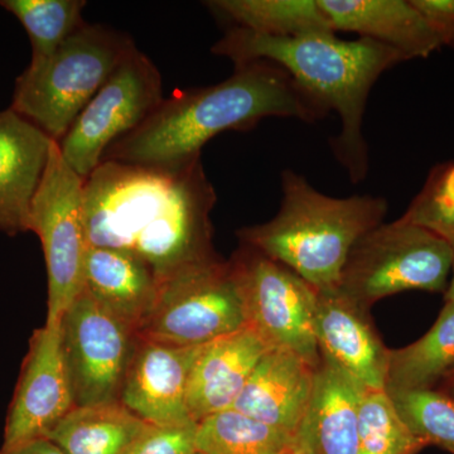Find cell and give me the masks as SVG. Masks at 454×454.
<instances>
[{"label": "cell", "instance_id": "15", "mask_svg": "<svg viewBox=\"0 0 454 454\" xmlns=\"http://www.w3.org/2000/svg\"><path fill=\"white\" fill-rule=\"evenodd\" d=\"M55 143L11 107L0 112V231H29L33 199Z\"/></svg>", "mask_w": 454, "mask_h": 454}, {"label": "cell", "instance_id": "12", "mask_svg": "<svg viewBox=\"0 0 454 454\" xmlns=\"http://www.w3.org/2000/svg\"><path fill=\"white\" fill-rule=\"evenodd\" d=\"M74 408L59 324H46L29 340L0 450L46 437Z\"/></svg>", "mask_w": 454, "mask_h": 454}, {"label": "cell", "instance_id": "23", "mask_svg": "<svg viewBox=\"0 0 454 454\" xmlns=\"http://www.w3.org/2000/svg\"><path fill=\"white\" fill-rule=\"evenodd\" d=\"M207 4L235 27L268 37L336 35L318 0H216Z\"/></svg>", "mask_w": 454, "mask_h": 454}, {"label": "cell", "instance_id": "32", "mask_svg": "<svg viewBox=\"0 0 454 454\" xmlns=\"http://www.w3.org/2000/svg\"><path fill=\"white\" fill-rule=\"evenodd\" d=\"M450 247H452L453 253V262H452V273H450V284H448V288L446 293H444V297H446V301H454V240L450 241Z\"/></svg>", "mask_w": 454, "mask_h": 454}, {"label": "cell", "instance_id": "26", "mask_svg": "<svg viewBox=\"0 0 454 454\" xmlns=\"http://www.w3.org/2000/svg\"><path fill=\"white\" fill-rule=\"evenodd\" d=\"M427 447L403 422L387 390L364 391L357 454H417Z\"/></svg>", "mask_w": 454, "mask_h": 454}, {"label": "cell", "instance_id": "29", "mask_svg": "<svg viewBox=\"0 0 454 454\" xmlns=\"http://www.w3.org/2000/svg\"><path fill=\"white\" fill-rule=\"evenodd\" d=\"M197 423L151 426L129 454H193Z\"/></svg>", "mask_w": 454, "mask_h": 454}, {"label": "cell", "instance_id": "16", "mask_svg": "<svg viewBox=\"0 0 454 454\" xmlns=\"http://www.w3.org/2000/svg\"><path fill=\"white\" fill-rule=\"evenodd\" d=\"M317 369L294 352L269 348L232 408L297 435L309 411Z\"/></svg>", "mask_w": 454, "mask_h": 454}, {"label": "cell", "instance_id": "10", "mask_svg": "<svg viewBox=\"0 0 454 454\" xmlns=\"http://www.w3.org/2000/svg\"><path fill=\"white\" fill-rule=\"evenodd\" d=\"M163 101L162 77L153 62L133 51L77 116L59 143L66 163L86 179L107 149L131 133Z\"/></svg>", "mask_w": 454, "mask_h": 454}, {"label": "cell", "instance_id": "18", "mask_svg": "<svg viewBox=\"0 0 454 454\" xmlns=\"http://www.w3.org/2000/svg\"><path fill=\"white\" fill-rule=\"evenodd\" d=\"M334 32L357 33L402 53L427 59L441 41L413 3L405 0H318Z\"/></svg>", "mask_w": 454, "mask_h": 454}, {"label": "cell", "instance_id": "7", "mask_svg": "<svg viewBox=\"0 0 454 454\" xmlns=\"http://www.w3.org/2000/svg\"><path fill=\"white\" fill-rule=\"evenodd\" d=\"M247 325L231 262L216 256L158 280L153 307L137 337L191 348L207 345Z\"/></svg>", "mask_w": 454, "mask_h": 454}, {"label": "cell", "instance_id": "35", "mask_svg": "<svg viewBox=\"0 0 454 454\" xmlns=\"http://www.w3.org/2000/svg\"><path fill=\"white\" fill-rule=\"evenodd\" d=\"M193 454H200V453L195 452V453H193Z\"/></svg>", "mask_w": 454, "mask_h": 454}, {"label": "cell", "instance_id": "5", "mask_svg": "<svg viewBox=\"0 0 454 454\" xmlns=\"http://www.w3.org/2000/svg\"><path fill=\"white\" fill-rule=\"evenodd\" d=\"M136 49L129 35L85 23L52 55L31 59L17 79L11 109L59 145Z\"/></svg>", "mask_w": 454, "mask_h": 454}, {"label": "cell", "instance_id": "11", "mask_svg": "<svg viewBox=\"0 0 454 454\" xmlns=\"http://www.w3.org/2000/svg\"><path fill=\"white\" fill-rule=\"evenodd\" d=\"M74 406L121 403L137 336L83 289L59 321Z\"/></svg>", "mask_w": 454, "mask_h": 454}, {"label": "cell", "instance_id": "14", "mask_svg": "<svg viewBox=\"0 0 454 454\" xmlns=\"http://www.w3.org/2000/svg\"><path fill=\"white\" fill-rule=\"evenodd\" d=\"M315 331L322 358L365 389L385 390L390 349L379 336L369 309L339 289L317 291Z\"/></svg>", "mask_w": 454, "mask_h": 454}, {"label": "cell", "instance_id": "34", "mask_svg": "<svg viewBox=\"0 0 454 454\" xmlns=\"http://www.w3.org/2000/svg\"><path fill=\"white\" fill-rule=\"evenodd\" d=\"M443 393L450 396V399L454 400V375L452 378L448 379L446 381V387H444Z\"/></svg>", "mask_w": 454, "mask_h": 454}, {"label": "cell", "instance_id": "33", "mask_svg": "<svg viewBox=\"0 0 454 454\" xmlns=\"http://www.w3.org/2000/svg\"><path fill=\"white\" fill-rule=\"evenodd\" d=\"M286 454H313V452L309 450V447L306 446V444L303 443V442L301 441L300 438H298L297 447Z\"/></svg>", "mask_w": 454, "mask_h": 454}, {"label": "cell", "instance_id": "8", "mask_svg": "<svg viewBox=\"0 0 454 454\" xmlns=\"http://www.w3.org/2000/svg\"><path fill=\"white\" fill-rule=\"evenodd\" d=\"M83 184L85 179L66 163L55 143L29 215V231L40 238L46 260L47 325H59L83 291L89 249L82 214Z\"/></svg>", "mask_w": 454, "mask_h": 454}, {"label": "cell", "instance_id": "2", "mask_svg": "<svg viewBox=\"0 0 454 454\" xmlns=\"http://www.w3.org/2000/svg\"><path fill=\"white\" fill-rule=\"evenodd\" d=\"M267 118L315 122L324 115L280 66L236 65L225 82L163 98L137 129L107 149L103 162L178 168L201 160L203 146L223 131L250 130Z\"/></svg>", "mask_w": 454, "mask_h": 454}, {"label": "cell", "instance_id": "3", "mask_svg": "<svg viewBox=\"0 0 454 454\" xmlns=\"http://www.w3.org/2000/svg\"><path fill=\"white\" fill-rule=\"evenodd\" d=\"M236 65L273 62L292 77L322 115L339 114L340 131L331 140L334 157L354 184L365 179L369 146L364 115L373 85L385 71L406 61L402 53L369 38L342 41L336 35L276 38L232 27L212 46Z\"/></svg>", "mask_w": 454, "mask_h": 454}, {"label": "cell", "instance_id": "19", "mask_svg": "<svg viewBox=\"0 0 454 454\" xmlns=\"http://www.w3.org/2000/svg\"><path fill=\"white\" fill-rule=\"evenodd\" d=\"M365 390L340 367L322 358L298 438L313 454H357L358 415Z\"/></svg>", "mask_w": 454, "mask_h": 454}, {"label": "cell", "instance_id": "13", "mask_svg": "<svg viewBox=\"0 0 454 454\" xmlns=\"http://www.w3.org/2000/svg\"><path fill=\"white\" fill-rule=\"evenodd\" d=\"M201 348L137 337L122 382L121 404L152 426L192 423L187 405L188 381Z\"/></svg>", "mask_w": 454, "mask_h": 454}, {"label": "cell", "instance_id": "20", "mask_svg": "<svg viewBox=\"0 0 454 454\" xmlns=\"http://www.w3.org/2000/svg\"><path fill=\"white\" fill-rule=\"evenodd\" d=\"M157 286L153 271L138 256L89 245L83 289L136 336L153 307Z\"/></svg>", "mask_w": 454, "mask_h": 454}, {"label": "cell", "instance_id": "4", "mask_svg": "<svg viewBox=\"0 0 454 454\" xmlns=\"http://www.w3.org/2000/svg\"><path fill=\"white\" fill-rule=\"evenodd\" d=\"M387 212L384 197L324 195L306 177L286 169L276 216L243 227L238 238L244 247L292 269L317 291H334L352 247L382 223Z\"/></svg>", "mask_w": 454, "mask_h": 454}, {"label": "cell", "instance_id": "25", "mask_svg": "<svg viewBox=\"0 0 454 454\" xmlns=\"http://www.w3.org/2000/svg\"><path fill=\"white\" fill-rule=\"evenodd\" d=\"M82 0H0V7L22 23L32 43V59H44L59 50L85 22Z\"/></svg>", "mask_w": 454, "mask_h": 454}, {"label": "cell", "instance_id": "17", "mask_svg": "<svg viewBox=\"0 0 454 454\" xmlns=\"http://www.w3.org/2000/svg\"><path fill=\"white\" fill-rule=\"evenodd\" d=\"M268 349L247 325L203 345L188 381L187 405L193 422L232 408Z\"/></svg>", "mask_w": 454, "mask_h": 454}, {"label": "cell", "instance_id": "31", "mask_svg": "<svg viewBox=\"0 0 454 454\" xmlns=\"http://www.w3.org/2000/svg\"><path fill=\"white\" fill-rule=\"evenodd\" d=\"M0 454H66L65 450L47 438H35L8 450H0Z\"/></svg>", "mask_w": 454, "mask_h": 454}, {"label": "cell", "instance_id": "22", "mask_svg": "<svg viewBox=\"0 0 454 454\" xmlns=\"http://www.w3.org/2000/svg\"><path fill=\"white\" fill-rule=\"evenodd\" d=\"M453 375L454 301H446L428 333L406 348L390 349L385 390H432Z\"/></svg>", "mask_w": 454, "mask_h": 454}, {"label": "cell", "instance_id": "27", "mask_svg": "<svg viewBox=\"0 0 454 454\" xmlns=\"http://www.w3.org/2000/svg\"><path fill=\"white\" fill-rule=\"evenodd\" d=\"M387 394L403 422L418 438L427 446L454 454V400L434 389Z\"/></svg>", "mask_w": 454, "mask_h": 454}, {"label": "cell", "instance_id": "21", "mask_svg": "<svg viewBox=\"0 0 454 454\" xmlns=\"http://www.w3.org/2000/svg\"><path fill=\"white\" fill-rule=\"evenodd\" d=\"M151 426L114 403L74 408L44 438L66 454H129Z\"/></svg>", "mask_w": 454, "mask_h": 454}, {"label": "cell", "instance_id": "1", "mask_svg": "<svg viewBox=\"0 0 454 454\" xmlns=\"http://www.w3.org/2000/svg\"><path fill=\"white\" fill-rule=\"evenodd\" d=\"M216 199L201 160L178 168L104 160L83 184L89 245L134 254L163 279L219 256L212 244Z\"/></svg>", "mask_w": 454, "mask_h": 454}, {"label": "cell", "instance_id": "9", "mask_svg": "<svg viewBox=\"0 0 454 454\" xmlns=\"http://www.w3.org/2000/svg\"><path fill=\"white\" fill-rule=\"evenodd\" d=\"M247 327L269 348L286 349L316 369L321 365L317 343V289L297 273L241 245L231 259Z\"/></svg>", "mask_w": 454, "mask_h": 454}, {"label": "cell", "instance_id": "6", "mask_svg": "<svg viewBox=\"0 0 454 454\" xmlns=\"http://www.w3.org/2000/svg\"><path fill=\"white\" fill-rule=\"evenodd\" d=\"M452 262L446 239L400 219L382 223L352 247L337 289L369 309L397 293H446Z\"/></svg>", "mask_w": 454, "mask_h": 454}, {"label": "cell", "instance_id": "28", "mask_svg": "<svg viewBox=\"0 0 454 454\" xmlns=\"http://www.w3.org/2000/svg\"><path fill=\"white\" fill-rule=\"evenodd\" d=\"M400 220L454 240V160L432 169Z\"/></svg>", "mask_w": 454, "mask_h": 454}, {"label": "cell", "instance_id": "24", "mask_svg": "<svg viewBox=\"0 0 454 454\" xmlns=\"http://www.w3.org/2000/svg\"><path fill=\"white\" fill-rule=\"evenodd\" d=\"M297 444L298 435L234 408L208 415L197 423L195 448L200 454H286Z\"/></svg>", "mask_w": 454, "mask_h": 454}, {"label": "cell", "instance_id": "30", "mask_svg": "<svg viewBox=\"0 0 454 454\" xmlns=\"http://www.w3.org/2000/svg\"><path fill=\"white\" fill-rule=\"evenodd\" d=\"M441 41L454 49V0H411Z\"/></svg>", "mask_w": 454, "mask_h": 454}]
</instances>
